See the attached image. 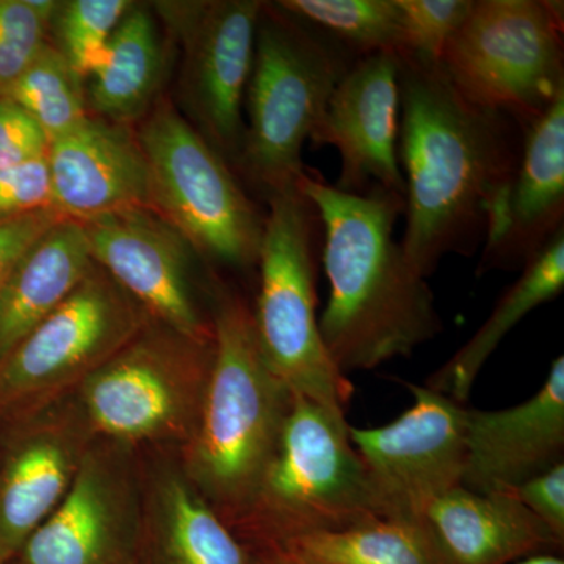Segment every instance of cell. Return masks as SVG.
I'll return each instance as SVG.
<instances>
[{
    "label": "cell",
    "mask_w": 564,
    "mask_h": 564,
    "mask_svg": "<svg viewBox=\"0 0 564 564\" xmlns=\"http://www.w3.org/2000/svg\"><path fill=\"white\" fill-rule=\"evenodd\" d=\"M402 248L422 276L473 254L489 210L518 169L524 129L467 101L440 63L399 55Z\"/></svg>",
    "instance_id": "obj_1"
},
{
    "label": "cell",
    "mask_w": 564,
    "mask_h": 564,
    "mask_svg": "<svg viewBox=\"0 0 564 564\" xmlns=\"http://www.w3.org/2000/svg\"><path fill=\"white\" fill-rule=\"evenodd\" d=\"M296 187L322 225L329 293L318 328L337 369L347 377L369 372L440 336L444 325L432 288L393 234L403 196L378 185L344 192L307 166Z\"/></svg>",
    "instance_id": "obj_2"
},
{
    "label": "cell",
    "mask_w": 564,
    "mask_h": 564,
    "mask_svg": "<svg viewBox=\"0 0 564 564\" xmlns=\"http://www.w3.org/2000/svg\"><path fill=\"white\" fill-rule=\"evenodd\" d=\"M212 328L214 361L198 425L185 443L184 475L231 527L276 451L292 392L267 362L240 296L218 292Z\"/></svg>",
    "instance_id": "obj_3"
},
{
    "label": "cell",
    "mask_w": 564,
    "mask_h": 564,
    "mask_svg": "<svg viewBox=\"0 0 564 564\" xmlns=\"http://www.w3.org/2000/svg\"><path fill=\"white\" fill-rule=\"evenodd\" d=\"M356 57L276 3L263 6L248 80L237 165L267 199L302 176L304 143Z\"/></svg>",
    "instance_id": "obj_4"
},
{
    "label": "cell",
    "mask_w": 564,
    "mask_h": 564,
    "mask_svg": "<svg viewBox=\"0 0 564 564\" xmlns=\"http://www.w3.org/2000/svg\"><path fill=\"white\" fill-rule=\"evenodd\" d=\"M348 426L347 417L292 395L276 451L232 525L267 552L380 519Z\"/></svg>",
    "instance_id": "obj_5"
},
{
    "label": "cell",
    "mask_w": 564,
    "mask_h": 564,
    "mask_svg": "<svg viewBox=\"0 0 564 564\" xmlns=\"http://www.w3.org/2000/svg\"><path fill=\"white\" fill-rule=\"evenodd\" d=\"M259 251V293L251 310L267 362L292 395L347 417L352 384L323 345L317 315L321 220L295 184L267 199Z\"/></svg>",
    "instance_id": "obj_6"
},
{
    "label": "cell",
    "mask_w": 564,
    "mask_h": 564,
    "mask_svg": "<svg viewBox=\"0 0 564 564\" xmlns=\"http://www.w3.org/2000/svg\"><path fill=\"white\" fill-rule=\"evenodd\" d=\"M563 2L474 0L440 65L480 109L529 128L564 95Z\"/></svg>",
    "instance_id": "obj_7"
},
{
    "label": "cell",
    "mask_w": 564,
    "mask_h": 564,
    "mask_svg": "<svg viewBox=\"0 0 564 564\" xmlns=\"http://www.w3.org/2000/svg\"><path fill=\"white\" fill-rule=\"evenodd\" d=\"M137 137L154 212L199 258L232 269L258 267L265 217L202 132L162 99L144 115Z\"/></svg>",
    "instance_id": "obj_8"
},
{
    "label": "cell",
    "mask_w": 564,
    "mask_h": 564,
    "mask_svg": "<svg viewBox=\"0 0 564 564\" xmlns=\"http://www.w3.org/2000/svg\"><path fill=\"white\" fill-rule=\"evenodd\" d=\"M214 337L195 339L150 321L79 384L88 429L113 443L182 441L198 425Z\"/></svg>",
    "instance_id": "obj_9"
},
{
    "label": "cell",
    "mask_w": 564,
    "mask_h": 564,
    "mask_svg": "<svg viewBox=\"0 0 564 564\" xmlns=\"http://www.w3.org/2000/svg\"><path fill=\"white\" fill-rule=\"evenodd\" d=\"M152 321L95 265L68 299L0 359V411L25 410L79 386Z\"/></svg>",
    "instance_id": "obj_10"
},
{
    "label": "cell",
    "mask_w": 564,
    "mask_h": 564,
    "mask_svg": "<svg viewBox=\"0 0 564 564\" xmlns=\"http://www.w3.org/2000/svg\"><path fill=\"white\" fill-rule=\"evenodd\" d=\"M414 403L383 426H348L380 519L422 521L434 500L463 484L466 410L426 386L404 383Z\"/></svg>",
    "instance_id": "obj_11"
},
{
    "label": "cell",
    "mask_w": 564,
    "mask_h": 564,
    "mask_svg": "<svg viewBox=\"0 0 564 564\" xmlns=\"http://www.w3.org/2000/svg\"><path fill=\"white\" fill-rule=\"evenodd\" d=\"M263 6L259 0L154 3L184 50V98L196 129L234 165L242 151L245 96Z\"/></svg>",
    "instance_id": "obj_12"
},
{
    "label": "cell",
    "mask_w": 564,
    "mask_h": 564,
    "mask_svg": "<svg viewBox=\"0 0 564 564\" xmlns=\"http://www.w3.org/2000/svg\"><path fill=\"white\" fill-rule=\"evenodd\" d=\"M93 261L154 322L195 339H212L196 300V251L158 212L135 209L82 221Z\"/></svg>",
    "instance_id": "obj_13"
},
{
    "label": "cell",
    "mask_w": 564,
    "mask_h": 564,
    "mask_svg": "<svg viewBox=\"0 0 564 564\" xmlns=\"http://www.w3.org/2000/svg\"><path fill=\"white\" fill-rule=\"evenodd\" d=\"M140 522L129 459L117 447L88 445L65 499L22 547L21 564H131Z\"/></svg>",
    "instance_id": "obj_14"
},
{
    "label": "cell",
    "mask_w": 564,
    "mask_h": 564,
    "mask_svg": "<svg viewBox=\"0 0 564 564\" xmlns=\"http://www.w3.org/2000/svg\"><path fill=\"white\" fill-rule=\"evenodd\" d=\"M399 135L400 58L377 52L356 58L345 73L310 140L339 152L334 185L340 191L362 193L378 185L404 198Z\"/></svg>",
    "instance_id": "obj_15"
},
{
    "label": "cell",
    "mask_w": 564,
    "mask_h": 564,
    "mask_svg": "<svg viewBox=\"0 0 564 564\" xmlns=\"http://www.w3.org/2000/svg\"><path fill=\"white\" fill-rule=\"evenodd\" d=\"M563 225L564 95L524 131L518 169L486 220L478 274L522 272Z\"/></svg>",
    "instance_id": "obj_16"
},
{
    "label": "cell",
    "mask_w": 564,
    "mask_h": 564,
    "mask_svg": "<svg viewBox=\"0 0 564 564\" xmlns=\"http://www.w3.org/2000/svg\"><path fill=\"white\" fill-rule=\"evenodd\" d=\"M564 462V356L525 402L503 410H466L463 488L510 492Z\"/></svg>",
    "instance_id": "obj_17"
},
{
    "label": "cell",
    "mask_w": 564,
    "mask_h": 564,
    "mask_svg": "<svg viewBox=\"0 0 564 564\" xmlns=\"http://www.w3.org/2000/svg\"><path fill=\"white\" fill-rule=\"evenodd\" d=\"M52 207L69 220L151 209L150 170L128 124L90 117L47 150Z\"/></svg>",
    "instance_id": "obj_18"
},
{
    "label": "cell",
    "mask_w": 564,
    "mask_h": 564,
    "mask_svg": "<svg viewBox=\"0 0 564 564\" xmlns=\"http://www.w3.org/2000/svg\"><path fill=\"white\" fill-rule=\"evenodd\" d=\"M87 423L50 417L22 434L0 469V563L20 555L65 499L87 451Z\"/></svg>",
    "instance_id": "obj_19"
},
{
    "label": "cell",
    "mask_w": 564,
    "mask_h": 564,
    "mask_svg": "<svg viewBox=\"0 0 564 564\" xmlns=\"http://www.w3.org/2000/svg\"><path fill=\"white\" fill-rule=\"evenodd\" d=\"M422 522L447 564H516L563 549L510 492L458 486L434 500Z\"/></svg>",
    "instance_id": "obj_20"
},
{
    "label": "cell",
    "mask_w": 564,
    "mask_h": 564,
    "mask_svg": "<svg viewBox=\"0 0 564 564\" xmlns=\"http://www.w3.org/2000/svg\"><path fill=\"white\" fill-rule=\"evenodd\" d=\"M80 221L62 218L24 252L0 289V359L95 269Z\"/></svg>",
    "instance_id": "obj_21"
},
{
    "label": "cell",
    "mask_w": 564,
    "mask_h": 564,
    "mask_svg": "<svg viewBox=\"0 0 564 564\" xmlns=\"http://www.w3.org/2000/svg\"><path fill=\"white\" fill-rule=\"evenodd\" d=\"M163 44L148 7L133 3L113 32L101 65L85 80L88 111L128 124L144 117L162 84Z\"/></svg>",
    "instance_id": "obj_22"
},
{
    "label": "cell",
    "mask_w": 564,
    "mask_h": 564,
    "mask_svg": "<svg viewBox=\"0 0 564 564\" xmlns=\"http://www.w3.org/2000/svg\"><path fill=\"white\" fill-rule=\"evenodd\" d=\"M564 289V231L522 270L477 333L430 375L426 388L466 403L478 375L508 333L541 304L552 302Z\"/></svg>",
    "instance_id": "obj_23"
},
{
    "label": "cell",
    "mask_w": 564,
    "mask_h": 564,
    "mask_svg": "<svg viewBox=\"0 0 564 564\" xmlns=\"http://www.w3.org/2000/svg\"><path fill=\"white\" fill-rule=\"evenodd\" d=\"M150 516L163 564H254L231 527L184 473L166 470L155 478Z\"/></svg>",
    "instance_id": "obj_24"
},
{
    "label": "cell",
    "mask_w": 564,
    "mask_h": 564,
    "mask_svg": "<svg viewBox=\"0 0 564 564\" xmlns=\"http://www.w3.org/2000/svg\"><path fill=\"white\" fill-rule=\"evenodd\" d=\"M273 551L311 564H447L422 521L375 519L307 534Z\"/></svg>",
    "instance_id": "obj_25"
},
{
    "label": "cell",
    "mask_w": 564,
    "mask_h": 564,
    "mask_svg": "<svg viewBox=\"0 0 564 564\" xmlns=\"http://www.w3.org/2000/svg\"><path fill=\"white\" fill-rule=\"evenodd\" d=\"M282 11L306 22L356 58L400 51L397 0H281Z\"/></svg>",
    "instance_id": "obj_26"
},
{
    "label": "cell",
    "mask_w": 564,
    "mask_h": 564,
    "mask_svg": "<svg viewBox=\"0 0 564 564\" xmlns=\"http://www.w3.org/2000/svg\"><path fill=\"white\" fill-rule=\"evenodd\" d=\"M6 98L39 122L50 143L90 117L85 80L52 43L14 82Z\"/></svg>",
    "instance_id": "obj_27"
},
{
    "label": "cell",
    "mask_w": 564,
    "mask_h": 564,
    "mask_svg": "<svg viewBox=\"0 0 564 564\" xmlns=\"http://www.w3.org/2000/svg\"><path fill=\"white\" fill-rule=\"evenodd\" d=\"M128 0H70L62 2L52 20L54 46L87 80L106 55L107 44L122 18L132 9Z\"/></svg>",
    "instance_id": "obj_28"
},
{
    "label": "cell",
    "mask_w": 564,
    "mask_h": 564,
    "mask_svg": "<svg viewBox=\"0 0 564 564\" xmlns=\"http://www.w3.org/2000/svg\"><path fill=\"white\" fill-rule=\"evenodd\" d=\"M400 51L419 61L440 63L448 40L458 31L474 0H397Z\"/></svg>",
    "instance_id": "obj_29"
},
{
    "label": "cell",
    "mask_w": 564,
    "mask_h": 564,
    "mask_svg": "<svg viewBox=\"0 0 564 564\" xmlns=\"http://www.w3.org/2000/svg\"><path fill=\"white\" fill-rule=\"evenodd\" d=\"M50 29L29 0H0V98L50 43Z\"/></svg>",
    "instance_id": "obj_30"
},
{
    "label": "cell",
    "mask_w": 564,
    "mask_h": 564,
    "mask_svg": "<svg viewBox=\"0 0 564 564\" xmlns=\"http://www.w3.org/2000/svg\"><path fill=\"white\" fill-rule=\"evenodd\" d=\"M52 207L50 165L46 158L0 169V221Z\"/></svg>",
    "instance_id": "obj_31"
},
{
    "label": "cell",
    "mask_w": 564,
    "mask_h": 564,
    "mask_svg": "<svg viewBox=\"0 0 564 564\" xmlns=\"http://www.w3.org/2000/svg\"><path fill=\"white\" fill-rule=\"evenodd\" d=\"M50 140L17 102L0 98V169L46 158Z\"/></svg>",
    "instance_id": "obj_32"
},
{
    "label": "cell",
    "mask_w": 564,
    "mask_h": 564,
    "mask_svg": "<svg viewBox=\"0 0 564 564\" xmlns=\"http://www.w3.org/2000/svg\"><path fill=\"white\" fill-rule=\"evenodd\" d=\"M510 494L564 545V462L534 475Z\"/></svg>",
    "instance_id": "obj_33"
},
{
    "label": "cell",
    "mask_w": 564,
    "mask_h": 564,
    "mask_svg": "<svg viewBox=\"0 0 564 564\" xmlns=\"http://www.w3.org/2000/svg\"><path fill=\"white\" fill-rule=\"evenodd\" d=\"M62 218L65 217L61 212L51 207L24 217L0 221V289L24 252Z\"/></svg>",
    "instance_id": "obj_34"
},
{
    "label": "cell",
    "mask_w": 564,
    "mask_h": 564,
    "mask_svg": "<svg viewBox=\"0 0 564 564\" xmlns=\"http://www.w3.org/2000/svg\"><path fill=\"white\" fill-rule=\"evenodd\" d=\"M516 564H564V560L558 554H541L530 556Z\"/></svg>",
    "instance_id": "obj_35"
},
{
    "label": "cell",
    "mask_w": 564,
    "mask_h": 564,
    "mask_svg": "<svg viewBox=\"0 0 564 564\" xmlns=\"http://www.w3.org/2000/svg\"><path fill=\"white\" fill-rule=\"evenodd\" d=\"M263 555L270 556V558L278 564H311L302 562V560L299 558H293V556L282 554V552L278 551L263 552Z\"/></svg>",
    "instance_id": "obj_36"
},
{
    "label": "cell",
    "mask_w": 564,
    "mask_h": 564,
    "mask_svg": "<svg viewBox=\"0 0 564 564\" xmlns=\"http://www.w3.org/2000/svg\"><path fill=\"white\" fill-rule=\"evenodd\" d=\"M252 560H254V558H252ZM254 564H278V563L273 562V560L270 558V556L262 555V556H259L258 560H254Z\"/></svg>",
    "instance_id": "obj_37"
},
{
    "label": "cell",
    "mask_w": 564,
    "mask_h": 564,
    "mask_svg": "<svg viewBox=\"0 0 564 564\" xmlns=\"http://www.w3.org/2000/svg\"><path fill=\"white\" fill-rule=\"evenodd\" d=\"M0 564H2V563H0Z\"/></svg>",
    "instance_id": "obj_38"
}]
</instances>
